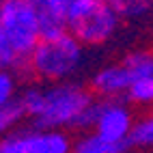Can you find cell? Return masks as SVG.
<instances>
[{"instance_id":"cell-1","label":"cell","mask_w":153,"mask_h":153,"mask_svg":"<svg viewBox=\"0 0 153 153\" xmlns=\"http://www.w3.org/2000/svg\"><path fill=\"white\" fill-rule=\"evenodd\" d=\"M26 117L37 127H60V129H84L93 127L95 121V93L82 84L52 82L50 86H28L17 97Z\"/></svg>"},{"instance_id":"cell-2","label":"cell","mask_w":153,"mask_h":153,"mask_svg":"<svg viewBox=\"0 0 153 153\" xmlns=\"http://www.w3.org/2000/svg\"><path fill=\"white\" fill-rule=\"evenodd\" d=\"M0 28L7 67L26 69L28 58L41 39L37 9L33 0H0Z\"/></svg>"},{"instance_id":"cell-3","label":"cell","mask_w":153,"mask_h":153,"mask_svg":"<svg viewBox=\"0 0 153 153\" xmlns=\"http://www.w3.org/2000/svg\"><path fill=\"white\" fill-rule=\"evenodd\" d=\"M82 43L74 37V33L41 37L28 58V71L41 82H63L78 71L82 63Z\"/></svg>"},{"instance_id":"cell-4","label":"cell","mask_w":153,"mask_h":153,"mask_svg":"<svg viewBox=\"0 0 153 153\" xmlns=\"http://www.w3.org/2000/svg\"><path fill=\"white\" fill-rule=\"evenodd\" d=\"M121 13L106 0H86L69 17V33L82 45H101L117 35Z\"/></svg>"},{"instance_id":"cell-5","label":"cell","mask_w":153,"mask_h":153,"mask_svg":"<svg viewBox=\"0 0 153 153\" xmlns=\"http://www.w3.org/2000/svg\"><path fill=\"white\" fill-rule=\"evenodd\" d=\"M134 123H136L134 114H131L125 101H121V97L97 101L93 129L104 140L112 142V145L129 147V136H131V129H134Z\"/></svg>"},{"instance_id":"cell-6","label":"cell","mask_w":153,"mask_h":153,"mask_svg":"<svg viewBox=\"0 0 153 153\" xmlns=\"http://www.w3.org/2000/svg\"><path fill=\"white\" fill-rule=\"evenodd\" d=\"M131 82H134V76L129 74L125 63H114V65L101 67L91 78V91L101 99L123 97V95H127Z\"/></svg>"},{"instance_id":"cell-7","label":"cell","mask_w":153,"mask_h":153,"mask_svg":"<svg viewBox=\"0 0 153 153\" xmlns=\"http://www.w3.org/2000/svg\"><path fill=\"white\" fill-rule=\"evenodd\" d=\"M24 145L28 153H74V140L60 127H35L24 131Z\"/></svg>"},{"instance_id":"cell-8","label":"cell","mask_w":153,"mask_h":153,"mask_svg":"<svg viewBox=\"0 0 153 153\" xmlns=\"http://www.w3.org/2000/svg\"><path fill=\"white\" fill-rule=\"evenodd\" d=\"M35 9H37V17H39V26H41V37H54L69 30L67 17L60 15L52 4H48L45 0H33Z\"/></svg>"},{"instance_id":"cell-9","label":"cell","mask_w":153,"mask_h":153,"mask_svg":"<svg viewBox=\"0 0 153 153\" xmlns=\"http://www.w3.org/2000/svg\"><path fill=\"white\" fill-rule=\"evenodd\" d=\"M129 147L136 149H153V112H149L147 117L138 119L134 123V129H131L129 136Z\"/></svg>"},{"instance_id":"cell-10","label":"cell","mask_w":153,"mask_h":153,"mask_svg":"<svg viewBox=\"0 0 153 153\" xmlns=\"http://www.w3.org/2000/svg\"><path fill=\"white\" fill-rule=\"evenodd\" d=\"M125 67L129 69V74L136 78L151 76L153 74V50H136L125 56Z\"/></svg>"},{"instance_id":"cell-11","label":"cell","mask_w":153,"mask_h":153,"mask_svg":"<svg viewBox=\"0 0 153 153\" xmlns=\"http://www.w3.org/2000/svg\"><path fill=\"white\" fill-rule=\"evenodd\" d=\"M125 97L136 106H153V74L136 78Z\"/></svg>"},{"instance_id":"cell-12","label":"cell","mask_w":153,"mask_h":153,"mask_svg":"<svg viewBox=\"0 0 153 153\" xmlns=\"http://www.w3.org/2000/svg\"><path fill=\"white\" fill-rule=\"evenodd\" d=\"M24 117H26V112H24L22 104H19V99H13L9 104L0 106V138L7 136Z\"/></svg>"},{"instance_id":"cell-13","label":"cell","mask_w":153,"mask_h":153,"mask_svg":"<svg viewBox=\"0 0 153 153\" xmlns=\"http://www.w3.org/2000/svg\"><path fill=\"white\" fill-rule=\"evenodd\" d=\"M108 4H112L121 13V17H136L145 15L149 9L153 7V0H106Z\"/></svg>"},{"instance_id":"cell-14","label":"cell","mask_w":153,"mask_h":153,"mask_svg":"<svg viewBox=\"0 0 153 153\" xmlns=\"http://www.w3.org/2000/svg\"><path fill=\"white\" fill-rule=\"evenodd\" d=\"M17 99V78L9 67H0V106Z\"/></svg>"},{"instance_id":"cell-15","label":"cell","mask_w":153,"mask_h":153,"mask_svg":"<svg viewBox=\"0 0 153 153\" xmlns=\"http://www.w3.org/2000/svg\"><path fill=\"white\" fill-rule=\"evenodd\" d=\"M0 153H28L22 134H7L0 138Z\"/></svg>"},{"instance_id":"cell-16","label":"cell","mask_w":153,"mask_h":153,"mask_svg":"<svg viewBox=\"0 0 153 153\" xmlns=\"http://www.w3.org/2000/svg\"><path fill=\"white\" fill-rule=\"evenodd\" d=\"M45 2L52 4L60 15H65V17H67V24H69V17L74 15L78 9L86 2V0H45Z\"/></svg>"},{"instance_id":"cell-17","label":"cell","mask_w":153,"mask_h":153,"mask_svg":"<svg viewBox=\"0 0 153 153\" xmlns=\"http://www.w3.org/2000/svg\"><path fill=\"white\" fill-rule=\"evenodd\" d=\"M0 67H7V54H4V41H2V28H0Z\"/></svg>"},{"instance_id":"cell-18","label":"cell","mask_w":153,"mask_h":153,"mask_svg":"<svg viewBox=\"0 0 153 153\" xmlns=\"http://www.w3.org/2000/svg\"><path fill=\"white\" fill-rule=\"evenodd\" d=\"M123 153H127V151H123Z\"/></svg>"},{"instance_id":"cell-19","label":"cell","mask_w":153,"mask_h":153,"mask_svg":"<svg viewBox=\"0 0 153 153\" xmlns=\"http://www.w3.org/2000/svg\"><path fill=\"white\" fill-rule=\"evenodd\" d=\"M74 153H76V151H74Z\"/></svg>"}]
</instances>
